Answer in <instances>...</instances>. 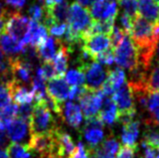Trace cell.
Segmentation results:
<instances>
[{
  "instance_id": "obj_14",
  "label": "cell",
  "mask_w": 159,
  "mask_h": 158,
  "mask_svg": "<svg viewBox=\"0 0 159 158\" xmlns=\"http://www.w3.org/2000/svg\"><path fill=\"white\" fill-rule=\"evenodd\" d=\"M119 142L114 137L103 141L97 147L91 149L89 151V155H92V158H115L117 151L119 150Z\"/></svg>"
},
{
  "instance_id": "obj_5",
  "label": "cell",
  "mask_w": 159,
  "mask_h": 158,
  "mask_svg": "<svg viewBox=\"0 0 159 158\" xmlns=\"http://www.w3.org/2000/svg\"><path fill=\"white\" fill-rule=\"evenodd\" d=\"M92 21V16L87 8H84L79 3L74 2L69 7V15H68V26L78 34L83 35L90 28Z\"/></svg>"
},
{
  "instance_id": "obj_22",
  "label": "cell",
  "mask_w": 159,
  "mask_h": 158,
  "mask_svg": "<svg viewBox=\"0 0 159 158\" xmlns=\"http://www.w3.org/2000/svg\"><path fill=\"white\" fill-rule=\"evenodd\" d=\"M146 111L149 117L145 119L147 124L159 125V92H149L146 103Z\"/></svg>"
},
{
  "instance_id": "obj_20",
  "label": "cell",
  "mask_w": 159,
  "mask_h": 158,
  "mask_svg": "<svg viewBox=\"0 0 159 158\" xmlns=\"http://www.w3.org/2000/svg\"><path fill=\"white\" fill-rule=\"evenodd\" d=\"M98 118L104 125H113L114 123L118 122V111L112 99L108 98L103 101V109L99 112Z\"/></svg>"
},
{
  "instance_id": "obj_47",
  "label": "cell",
  "mask_w": 159,
  "mask_h": 158,
  "mask_svg": "<svg viewBox=\"0 0 159 158\" xmlns=\"http://www.w3.org/2000/svg\"><path fill=\"white\" fill-rule=\"evenodd\" d=\"M3 27H4V18H0V35L3 32Z\"/></svg>"
},
{
  "instance_id": "obj_36",
  "label": "cell",
  "mask_w": 159,
  "mask_h": 158,
  "mask_svg": "<svg viewBox=\"0 0 159 158\" xmlns=\"http://www.w3.org/2000/svg\"><path fill=\"white\" fill-rule=\"evenodd\" d=\"M29 15H30V19L34 20L36 22H39L40 19L43 18V8L39 4H33L32 6L29 8Z\"/></svg>"
},
{
  "instance_id": "obj_10",
  "label": "cell",
  "mask_w": 159,
  "mask_h": 158,
  "mask_svg": "<svg viewBox=\"0 0 159 158\" xmlns=\"http://www.w3.org/2000/svg\"><path fill=\"white\" fill-rule=\"evenodd\" d=\"M111 47L110 38L105 34H97L86 38L83 41L82 51L85 52L91 60H95V57L99 53L107 51Z\"/></svg>"
},
{
  "instance_id": "obj_29",
  "label": "cell",
  "mask_w": 159,
  "mask_h": 158,
  "mask_svg": "<svg viewBox=\"0 0 159 158\" xmlns=\"http://www.w3.org/2000/svg\"><path fill=\"white\" fill-rule=\"evenodd\" d=\"M94 61H96L100 65L103 64L106 65H112L115 63V51L112 47L108 48L107 51L96 56Z\"/></svg>"
},
{
  "instance_id": "obj_34",
  "label": "cell",
  "mask_w": 159,
  "mask_h": 158,
  "mask_svg": "<svg viewBox=\"0 0 159 158\" xmlns=\"http://www.w3.org/2000/svg\"><path fill=\"white\" fill-rule=\"evenodd\" d=\"M40 73L44 81H49V80H52V79L57 78V74H56V70H54L52 61L43 63V66L40 68Z\"/></svg>"
},
{
  "instance_id": "obj_44",
  "label": "cell",
  "mask_w": 159,
  "mask_h": 158,
  "mask_svg": "<svg viewBox=\"0 0 159 158\" xmlns=\"http://www.w3.org/2000/svg\"><path fill=\"white\" fill-rule=\"evenodd\" d=\"M77 1L79 2V4L81 6H83L84 8L87 7V8H89L91 7L93 4L97 1V0H77Z\"/></svg>"
},
{
  "instance_id": "obj_42",
  "label": "cell",
  "mask_w": 159,
  "mask_h": 158,
  "mask_svg": "<svg viewBox=\"0 0 159 158\" xmlns=\"http://www.w3.org/2000/svg\"><path fill=\"white\" fill-rule=\"evenodd\" d=\"M8 141H9V138L7 136V133H5V131H1L0 130V149H4L8 147Z\"/></svg>"
},
{
  "instance_id": "obj_9",
  "label": "cell",
  "mask_w": 159,
  "mask_h": 158,
  "mask_svg": "<svg viewBox=\"0 0 159 158\" xmlns=\"http://www.w3.org/2000/svg\"><path fill=\"white\" fill-rule=\"evenodd\" d=\"M103 127L104 124L100 121L98 115L94 118L86 120V126L84 129V137L89 144L88 150L94 149L102 142L104 138Z\"/></svg>"
},
{
  "instance_id": "obj_40",
  "label": "cell",
  "mask_w": 159,
  "mask_h": 158,
  "mask_svg": "<svg viewBox=\"0 0 159 158\" xmlns=\"http://www.w3.org/2000/svg\"><path fill=\"white\" fill-rule=\"evenodd\" d=\"M86 90V86H73L72 89H70L69 93V99L72 101H79V99L81 98V96L84 94Z\"/></svg>"
},
{
  "instance_id": "obj_4",
  "label": "cell",
  "mask_w": 159,
  "mask_h": 158,
  "mask_svg": "<svg viewBox=\"0 0 159 158\" xmlns=\"http://www.w3.org/2000/svg\"><path fill=\"white\" fill-rule=\"evenodd\" d=\"M29 21L30 19L19 13L18 11L11 12V13L6 12L5 17H4V27L2 33L8 34L22 43L23 38L28 32Z\"/></svg>"
},
{
  "instance_id": "obj_19",
  "label": "cell",
  "mask_w": 159,
  "mask_h": 158,
  "mask_svg": "<svg viewBox=\"0 0 159 158\" xmlns=\"http://www.w3.org/2000/svg\"><path fill=\"white\" fill-rule=\"evenodd\" d=\"M138 136H139V122L132 120L123 123L121 138L125 146L137 148Z\"/></svg>"
},
{
  "instance_id": "obj_17",
  "label": "cell",
  "mask_w": 159,
  "mask_h": 158,
  "mask_svg": "<svg viewBox=\"0 0 159 158\" xmlns=\"http://www.w3.org/2000/svg\"><path fill=\"white\" fill-rule=\"evenodd\" d=\"M26 47H25L23 43L17 41L8 34L2 33L0 35V48H1V51L5 56H15V55H17L19 52H25Z\"/></svg>"
},
{
  "instance_id": "obj_38",
  "label": "cell",
  "mask_w": 159,
  "mask_h": 158,
  "mask_svg": "<svg viewBox=\"0 0 159 158\" xmlns=\"http://www.w3.org/2000/svg\"><path fill=\"white\" fill-rule=\"evenodd\" d=\"M66 23H60V24H54V25L51 26L48 28V30L49 33L52 34V36H56V37H61L65 35L66 30Z\"/></svg>"
},
{
  "instance_id": "obj_26",
  "label": "cell",
  "mask_w": 159,
  "mask_h": 158,
  "mask_svg": "<svg viewBox=\"0 0 159 158\" xmlns=\"http://www.w3.org/2000/svg\"><path fill=\"white\" fill-rule=\"evenodd\" d=\"M66 83L72 86H83L85 83V74L81 69L70 70L66 73Z\"/></svg>"
},
{
  "instance_id": "obj_43",
  "label": "cell",
  "mask_w": 159,
  "mask_h": 158,
  "mask_svg": "<svg viewBox=\"0 0 159 158\" xmlns=\"http://www.w3.org/2000/svg\"><path fill=\"white\" fill-rule=\"evenodd\" d=\"M5 2L8 5L14 7L16 9H20V8H22L24 4H25L26 0H5Z\"/></svg>"
},
{
  "instance_id": "obj_48",
  "label": "cell",
  "mask_w": 159,
  "mask_h": 158,
  "mask_svg": "<svg viewBox=\"0 0 159 158\" xmlns=\"http://www.w3.org/2000/svg\"><path fill=\"white\" fill-rule=\"evenodd\" d=\"M155 52L157 53V61H156V63H159V39H158V41H157V45H156Z\"/></svg>"
},
{
  "instance_id": "obj_31",
  "label": "cell",
  "mask_w": 159,
  "mask_h": 158,
  "mask_svg": "<svg viewBox=\"0 0 159 158\" xmlns=\"http://www.w3.org/2000/svg\"><path fill=\"white\" fill-rule=\"evenodd\" d=\"M33 107L30 104H26V105H20L17 107V113H16V117L18 119L22 120V121L29 123V120L32 115Z\"/></svg>"
},
{
  "instance_id": "obj_16",
  "label": "cell",
  "mask_w": 159,
  "mask_h": 158,
  "mask_svg": "<svg viewBox=\"0 0 159 158\" xmlns=\"http://www.w3.org/2000/svg\"><path fill=\"white\" fill-rule=\"evenodd\" d=\"M138 14L152 24L159 22V9L154 0H138Z\"/></svg>"
},
{
  "instance_id": "obj_30",
  "label": "cell",
  "mask_w": 159,
  "mask_h": 158,
  "mask_svg": "<svg viewBox=\"0 0 159 158\" xmlns=\"http://www.w3.org/2000/svg\"><path fill=\"white\" fill-rule=\"evenodd\" d=\"M124 36H125L124 31L121 29L119 26L114 25V27H113V29H112V31L110 33V35H109L111 47L114 49V51H115V48L121 43V41L123 40Z\"/></svg>"
},
{
  "instance_id": "obj_6",
  "label": "cell",
  "mask_w": 159,
  "mask_h": 158,
  "mask_svg": "<svg viewBox=\"0 0 159 158\" xmlns=\"http://www.w3.org/2000/svg\"><path fill=\"white\" fill-rule=\"evenodd\" d=\"M54 130L48 133L31 134L30 138H29V142L27 143V147L29 149V151L32 150L36 153H39L41 158L48 156L49 154L57 155V140L56 137H54Z\"/></svg>"
},
{
  "instance_id": "obj_12",
  "label": "cell",
  "mask_w": 159,
  "mask_h": 158,
  "mask_svg": "<svg viewBox=\"0 0 159 158\" xmlns=\"http://www.w3.org/2000/svg\"><path fill=\"white\" fill-rule=\"evenodd\" d=\"M8 86V89L10 91L11 99L13 100L15 105H26V104H31L34 100V93L32 90L27 89L25 86L20 84L19 82L13 80L5 83Z\"/></svg>"
},
{
  "instance_id": "obj_8",
  "label": "cell",
  "mask_w": 159,
  "mask_h": 158,
  "mask_svg": "<svg viewBox=\"0 0 159 158\" xmlns=\"http://www.w3.org/2000/svg\"><path fill=\"white\" fill-rule=\"evenodd\" d=\"M79 69H81L84 72L85 80L87 81L86 87H88L89 89L100 90L102 84L107 79L108 70H106L97 61H93L91 64L88 63L80 65Z\"/></svg>"
},
{
  "instance_id": "obj_21",
  "label": "cell",
  "mask_w": 159,
  "mask_h": 158,
  "mask_svg": "<svg viewBox=\"0 0 159 158\" xmlns=\"http://www.w3.org/2000/svg\"><path fill=\"white\" fill-rule=\"evenodd\" d=\"M53 61V68L56 70L57 78H62L66 74V69H68V61H69V52L66 44L61 41L60 47L57 49V52L54 56Z\"/></svg>"
},
{
  "instance_id": "obj_23",
  "label": "cell",
  "mask_w": 159,
  "mask_h": 158,
  "mask_svg": "<svg viewBox=\"0 0 159 158\" xmlns=\"http://www.w3.org/2000/svg\"><path fill=\"white\" fill-rule=\"evenodd\" d=\"M65 120L70 126L74 128H79L81 126L82 120H83V114L81 111V108L78 104L74 102H68L65 105Z\"/></svg>"
},
{
  "instance_id": "obj_46",
  "label": "cell",
  "mask_w": 159,
  "mask_h": 158,
  "mask_svg": "<svg viewBox=\"0 0 159 158\" xmlns=\"http://www.w3.org/2000/svg\"><path fill=\"white\" fill-rule=\"evenodd\" d=\"M5 14H6V11L2 7L1 3H0V18H4V17H5Z\"/></svg>"
},
{
  "instance_id": "obj_35",
  "label": "cell",
  "mask_w": 159,
  "mask_h": 158,
  "mask_svg": "<svg viewBox=\"0 0 159 158\" xmlns=\"http://www.w3.org/2000/svg\"><path fill=\"white\" fill-rule=\"evenodd\" d=\"M133 19L131 16L127 15L126 13H122L120 16V24H121V29L124 31L126 35H129L132 29V24H133Z\"/></svg>"
},
{
  "instance_id": "obj_15",
  "label": "cell",
  "mask_w": 159,
  "mask_h": 158,
  "mask_svg": "<svg viewBox=\"0 0 159 158\" xmlns=\"http://www.w3.org/2000/svg\"><path fill=\"white\" fill-rule=\"evenodd\" d=\"M61 39H54V37L48 36L43 43H41L39 45H37L35 48L37 56L43 61V63H48L52 61L56 56L57 49L60 47Z\"/></svg>"
},
{
  "instance_id": "obj_37",
  "label": "cell",
  "mask_w": 159,
  "mask_h": 158,
  "mask_svg": "<svg viewBox=\"0 0 159 158\" xmlns=\"http://www.w3.org/2000/svg\"><path fill=\"white\" fill-rule=\"evenodd\" d=\"M69 158H89V151L83 142H79L76 146V149Z\"/></svg>"
},
{
  "instance_id": "obj_45",
  "label": "cell",
  "mask_w": 159,
  "mask_h": 158,
  "mask_svg": "<svg viewBox=\"0 0 159 158\" xmlns=\"http://www.w3.org/2000/svg\"><path fill=\"white\" fill-rule=\"evenodd\" d=\"M0 158H9L5 149H0Z\"/></svg>"
},
{
  "instance_id": "obj_49",
  "label": "cell",
  "mask_w": 159,
  "mask_h": 158,
  "mask_svg": "<svg viewBox=\"0 0 159 158\" xmlns=\"http://www.w3.org/2000/svg\"><path fill=\"white\" fill-rule=\"evenodd\" d=\"M102 1H114V0H102Z\"/></svg>"
},
{
  "instance_id": "obj_33",
  "label": "cell",
  "mask_w": 159,
  "mask_h": 158,
  "mask_svg": "<svg viewBox=\"0 0 159 158\" xmlns=\"http://www.w3.org/2000/svg\"><path fill=\"white\" fill-rule=\"evenodd\" d=\"M142 148H143V155L142 158H159V147L148 144L142 141Z\"/></svg>"
},
{
  "instance_id": "obj_2",
  "label": "cell",
  "mask_w": 159,
  "mask_h": 158,
  "mask_svg": "<svg viewBox=\"0 0 159 158\" xmlns=\"http://www.w3.org/2000/svg\"><path fill=\"white\" fill-rule=\"evenodd\" d=\"M131 88L127 83L112 95V101L115 103L118 111V121L122 123L132 121L136 114L135 101Z\"/></svg>"
},
{
  "instance_id": "obj_32",
  "label": "cell",
  "mask_w": 159,
  "mask_h": 158,
  "mask_svg": "<svg viewBox=\"0 0 159 158\" xmlns=\"http://www.w3.org/2000/svg\"><path fill=\"white\" fill-rule=\"evenodd\" d=\"M10 103H11V96H10V91L8 89V86L5 83L0 82V109L9 105Z\"/></svg>"
},
{
  "instance_id": "obj_27",
  "label": "cell",
  "mask_w": 159,
  "mask_h": 158,
  "mask_svg": "<svg viewBox=\"0 0 159 158\" xmlns=\"http://www.w3.org/2000/svg\"><path fill=\"white\" fill-rule=\"evenodd\" d=\"M9 158H23L26 153L30 152L26 145H21L18 143H10L5 149Z\"/></svg>"
},
{
  "instance_id": "obj_25",
  "label": "cell",
  "mask_w": 159,
  "mask_h": 158,
  "mask_svg": "<svg viewBox=\"0 0 159 158\" xmlns=\"http://www.w3.org/2000/svg\"><path fill=\"white\" fill-rule=\"evenodd\" d=\"M107 80L112 85L113 89L117 91L125 84V82H126L125 72L120 68H116L114 70H109L108 74H107Z\"/></svg>"
},
{
  "instance_id": "obj_7",
  "label": "cell",
  "mask_w": 159,
  "mask_h": 158,
  "mask_svg": "<svg viewBox=\"0 0 159 158\" xmlns=\"http://www.w3.org/2000/svg\"><path fill=\"white\" fill-rule=\"evenodd\" d=\"M104 95L100 90H92L86 87L84 94L79 99L81 111H83L85 119H91L96 117L103 105Z\"/></svg>"
},
{
  "instance_id": "obj_3",
  "label": "cell",
  "mask_w": 159,
  "mask_h": 158,
  "mask_svg": "<svg viewBox=\"0 0 159 158\" xmlns=\"http://www.w3.org/2000/svg\"><path fill=\"white\" fill-rule=\"evenodd\" d=\"M115 63L120 69H127L131 73L140 70L137 48L129 35L125 34L121 43L115 48Z\"/></svg>"
},
{
  "instance_id": "obj_24",
  "label": "cell",
  "mask_w": 159,
  "mask_h": 158,
  "mask_svg": "<svg viewBox=\"0 0 159 158\" xmlns=\"http://www.w3.org/2000/svg\"><path fill=\"white\" fill-rule=\"evenodd\" d=\"M16 113H17V105L12 102L9 105L0 109V130H6L12 120L15 119Z\"/></svg>"
},
{
  "instance_id": "obj_18",
  "label": "cell",
  "mask_w": 159,
  "mask_h": 158,
  "mask_svg": "<svg viewBox=\"0 0 159 158\" xmlns=\"http://www.w3.org/2000/svg\"><path fill=\"white\" fill-rule=\"evenodd\" d=\"M28 123L18 118L12 120L7 127V136L13 143H18L25 139L28 132Z\"/></svg>"
},
{
  "instance_id": "obj_13",
  "label": "cell",
  "mask_w": 159,
  "mask_h": 158,
  "mask_svg": "<svg viewBox=\"0 0 159 158\" xmlns=\"http://www.w3.org/2000/svg\"><path fill=\"white\" fill-rule=\"evenodd\" d=\"M90 14L95 20H106L116 18L118 15V8L115 1H102L97 0L90 7Z\"/></svg>"
},
{
  "instance_id": "obj_11",
  "label": "cell",
  "mask_w": 159,
  "mask_h": 158,
  "mask_svg": "<svg viewBox=\"0 0 159 158\" xmlns=\"http://www.w3.org/2000/svg\"><path fill=\"white\" fill-rule=\"evenodd\" d=\"M45 90L48 97L60 105L69 98L70 87L62 78H54L49 80L45 86Z\"/></svg>"
},
{
  "instance_id": "obj_1",
  "label": "cell",
  "mask_w": 159,
  "mask_h": 158,
  "mask_svg": "<svg viewBox=\"0 0 159 158\" xmlns=\"http://www.w3.org/2000/svg\"><path fill=\"white\" fill-rule=\"evenodd\" d=\"M28 126L30 130V135L48 133L57 128L51 110L43 102H35Z\"/></svg>"
},
{
  "instance_id": "obj_28",
  "label": "cell",
  "mask_w": 159,
  "mask_h": 158,
  "mask_svg": "<svg viewBox=\"0 0 159 158\" xmlns=\"http://www.w3.org/2000/svg\"><path fill=\"white\" fill-rule=\"evenodd\" d=\"M120 7L123 9V13L131 16L132 18H135L138 15V2L137 0H118Z\"/></svg>"
},
{
  "instance_id": "obj_41",
  "label": "cell",
  "mask_w": 159,
  "mask_h": 158,
  "mask_svg": "<svg viewBox=\"0 0 159 158\" xmlns=\"http://www.w3.org/2000/svg\"><path fill=\"white\" fill-rule=\"evenodd\" d=\"M144 142L159 147V132H148L144 135Z\"/></svg>"
},
{
  "instance_id": "obj_50",
  "label": "cell",
  "mask_w": 159,
  "mask_h": 158,
  "mask_svg": "<svg viewBox=\"0 0 159 158\" xmlns=\"http://www.w3.org/2000/svg\"><path fill=\"white\" fill-rule=\"evenodd\" d=\"M154 1H155V2L157 3V2H159V0H154Z\"/></svg>"
},
{
  "instance_id": "obj_39",
  "label": "cell",
  "mask_w": 159,
  "mask_h": 158,
  "mask_svg": "<svg viewBox=\"0 0 159 158\" xmlns=\"http://www.w3.org/2000/svg\"><path fill=\"white\" fill-rule=\"evenodd\" d=\"M136 150L137 148L135 147H129L123 145L122 147H119V151L116 158H134Z\"/></svg>"
}]
</instances>
